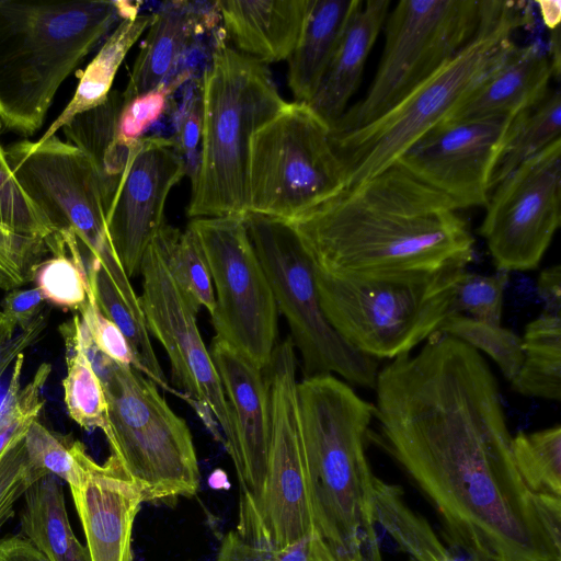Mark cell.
<instances>
[{"label":"cell","instance_id":"83f0119b","mask_svg":"<svg viewBox=\"0 0 561 561\" xmlns=\"http://www.w3.org/2000/svg\"><path fill=\"white\" fill-rule=\"evenodd\" d=\"M124 104L122 92L112 90L98 106L75 116L61 129L66 141L84 152L102 182L106 213L131 148L116 142V126Z\"/></svg>","mask_w":561,"mask_h":561},{"label":"cell","instance_id":"bcb514c9","mask_svg":"<svg viewBox=\"0 0 561 561\" xmlns=\"http://www.w3.org/2000/svg\"><path fill=\"white\" fill-rule=\"evenodd\" d=\"M45 314H41L27 329L16 332L15 323L0 310V379L5 375L21 354L32 346L43 334Z\"/></svg>","mask_w":561,"mask_h":561},{"label":"cell","instance_id":"d590c367","mask_svg":"<svg viewBox=\"0 0 561 561\" xmlns=\"http://www.w3.org/2000/svg\"><path fill=\"white\" fill-rule=\"evenodd\" d=\"M517 470L530 492L561 497V426L512 437Z\"/></svg>","mask_w":561,"mask_h":561},{"label":"cell","instance_id":"8fae6325","mask_svg":"<svg viewBox=\"0 0 561 561\" xmlns=\"http://www.w3.org/2000/svg\"><path fill=\"white\" fill-rule=\"evenodd\" d=\"M482 13L483 1H399L387 15L385 47L368 92L332 131L354 130L391 110L473 38Z\"/></svg>","mask_w":561,"mask_h":561},{"label":"cell","instance_id":"74e56055","mask_svg":"<svg viewBox=\"0 0 561 561\" xmlns=\"http://www.w3.org/2000/svg\"><path fill=\"white\" fill-rule=\"evenodd\" d=\"M437 332L456 337L474 350L486 353L511 382L522 367V337L501 324L488 323L454 312L443 321Z\"/></svg>","mask_w":561,"mask_h":561},{"label":"cell","instance_id":"4fadbf2b","mask_svg":"<svg viewBox=\"0 0 561 561\" xmlns=\"http://www.w3.org/2000/svg\"><path fill=\"white\" fill-rule=\"evenodd\" d=\"M187 227L213 282L215 337L265 369L276 348L278 310L243 216L194 218Z\"/></svg>","mask_w":561,"mask_h":561},{"label":"cell","instance_id":"ba28073f","mask_svg":"<svg viewBox=\"0 0 561 561\" xmlns=\"http://www.w3.org/2000/svg\"><path fill=\"white\" fill-rule=\"evenodd\" d=\"M101 382L108 403L111 455L138 485L142 501L171 505L194 496L199 468L192 434L158 386L118 364Z\"/></svg>","mask_w":561,"mask_h":561},{"label":"cell","instance_id":"f1b7e54d","mask_svg":"<svg viewBox=\"0 0 561 561\" xmlns=\"http://www.w3.org/2000/svg\"><path fill=\"white\" fill-rule=\"evenodd\" d=\"M152 14L122 19L99 53L81 72L73 98L38 140L56 135L75 116L104 102L127 53L149 27Z\"/></svg>","mask_w":561,"mask_h":561},{"label":"cell","instance_id":"603a6c76","mask_svg":"<svg viewBox=\"0 0 561 561\" xmlns=\"http://www.w3.org/2000/svg\"><path fill=\"white\" fill-rule=\"evenodd\" d=\"M389 8V0H359L314 95L307 103L331 127L346 112L357 90L367 57L383 28Z\"/></svg>","mask_w":561,"mask_h":561},{"label":"cell","instance_id":"f5cc1de1","mask_svg":"<svg viewBox=\"0 0 561 561\" xmlns=\"http://www.w3.org/2000/svg\"><path fill=\"white\" fill-rule=\"evenodd\" d=\"M187 561H192V560H187Z\"/></svg>","mask_w":561,"mask_h":561},{"label":"cell","instance_id":"f6af8a7d","mask_svg":"<svg viewBox=\"0 0 561 561\" xmlns=\"http://www.w3.org/2000/svg\"><path fill=\"white\" fill-rule=\"evenodd\" d=\"M34 482L24 439L16 440L0 455V529L13 516L16 502Z\"/></svg>","mask_w":561,"mask_h":561},{"label":"cell","instance_id":"277c9868","mask_svg":"<svg viewBox=\"0 0 561 561\" xmlns=\"http://www.w3.org/2000/svg\"><path fill=\"white\" fill-rule=\"evenodd\" d=\"M119 16L116 1L0 0V124L37 133L62 82Z\"/></svg>","mask_w":561,"mask_h":561},{"label":"cell","instance_id":"4316f807","mask_svg":"<svg viewBox=\"0 0 561 561\" xmlns=\"http://www.w3.org/2000/svg\"><path fill=\"white\" fill-rule=\"evenodd\" d=\"M22 497L21 535L48 561H91L69 523L59 478L44 476Z\"/></svg>","mask_w":561,"mask_h":561},{"label":"cell","instance_id":"ac0fdd59","mask_svg":"<svg viewBox=\"0 0 561 561\" xmlns=\"http://www.w3.org/2000/svg\"><path fill=\"white\" fill-rule=\"evenodd\" d=\"M185 174L173 138L142 137L131 148L106 213L111 244L129 278L140 271L147 247L164 224L167 198Z\"/></svg>","mask_w":561,"mask_h":561},{"label":"cell","instance_id":"9a60e30c","mask_svg":"<svg viewBox=\"0 0 561 561\" xmlns=\"http://www.w3.org/2000/svg\"><path fill=\"white\" fill-rule=\"evenodd\" d=\"M14 179L55 231L72 230L85 266L118 260L110 241L101 178L89 157L57 135L9 145Z\"/></svg>","mask_w":561,"mask_h":561},{"label":"cell","instance_id":"ee69618b","mask_svg":"<svg viewBox=\"0 0 561 561\" xmlns=\"http://www.w3.org/2000/svg\"><path fill=\"white\" fill-rule=\"evenodd\" d=\"M79 312L91 340L103 354L121 366L137 369V360L128 341L118 327L101 311L90 285L87 301Z\"/></svg>","mask_w":561,"mask_h":561},{"label":"cell","instance_id":"e0dca14e","mask_svg":"<svg viewBox=\"0 0 561 561\" xmlns=\"http://www.w3.org/2000/svg\"><path fill=\"white\" fill-rule=\"evenodd\" d=\"M515 117L442 121L397 163L459 209L485 207L494 168Z\"/></svg>","mask_w":561,"mask_h":561},{"label":"cell","instance_id":"836d02e7","mask_svg":"<svg viewBox=\"0 0 561 561\" xmlns=\"http://www.w3.org/2000/svg\"><path fill=\"white\" fill-rule=\"evenodd\" d=\"M561 95L549 90L535 106L518 114L501 150L491 181V190L519 164L560 138Z\"/></svg>","mask_w":561,"mask_h":561},{"label":"cell","instance_id":"d4e9b609","mask_svg":"<svg viewBox=\"0 0 561 561\" xmlns=\"http://www.w3.org/2000/svg\"><path fill=\"white\" fill-rule=\"evenodd\" d=\"M359 0H309L298 42L288 61V87L296 102L314 95L343 30Z\"/></svg>","mask_w":561,"mask_h":561},{"label":"cell","instance_id":"cb8c5ba5","mask_svg":"<svg viewBox=\"0 0 561 561\" xmlns=\"http://www.w3.org/2000/svg\"><path fill=\"white\" fill-rule=\"evenodd\" d=\"M207 15L186 1L168 2L152 14L147 35L122 92L124 101L163 84L180 56L205 27Z\"/></svg>","mask_w":561,"mask_h":561},{"label":"cell","instance_id":"7402d4cb","mask_svg":"<svg viewBox=\"0 0 561 561\" xmlns=\"http://www.w3.org/2000/svg\"><path fill=\"white\" fill-rule=\"evenodd\" d=\"M309 0L215 2L238 51L267 64L287 60L296 47Z\"/></svg>","mask_w":561,"mask_h":561},{"label":"cell","instance_id":"5b68a950","mask_svg":"<svg viewBox=\"0 0 561 561\" xmlns=\"http://www.w3.org/2000/svg\"><path fill=\"white\" fill-rule=\"evenodd\" d=\"M530 2L483 1L473 38L402 101L374 122L332 141L342 160L347 187L394 164L419 138L444 121L512 47L513 34L531 26Z\"/></svg>","mask_w":561,"mask_h":561},{"label":"cell","instance_id":"f35d334b","mask_svg":"<svg viewBox=\"0 0 561 561\" xmlns=\"http://www.w3.org/2000/svg\"><path fill=\"white\" fill-rule=\"evenodd\" d=\"M216 561H352L332 547L318 531L284 548L250 539L236 529L221 540Z\"/></svg>","mask_w":561,"mask_h":561},{"label":"cell","instance_id":"f546056e","mask_svg":"<svg viewBox=\"0 0 561 561\" xmlns=\"http://www.w3.org/2000/svg\"><path fill=\"white\" fill-rule=\"evenodd\" d=\"M59 330L66 348L67 373L62 388L69 416L85 431H102L110 442L108 403L103 385L85 354L79 314H73Z\"/></svg>","mask_w":561,"mask_h":561},{"label":"cell","instance_id":"c3c4849f","mask_svg":"<svg viewBox=\"0 0 561 561\" xmlns=\"http://www.w3.org/2000/svg\"><path fill=\"white\" fill-rule=\"evenodd\" d=\"M45 300L36 288H15L4 296L1 311L12 320L20 330L27 329L42 313Z\"/></svg>","mask_w":561,"mask_h":561},{"label":"cell","instance_id":"30bf717a","mask_svg":"<svg viewBox=\"0 0 561 561\" xmlns=\"http://www.w3.org/2000/svg\"><path fill=\"white\" fill-rule=\"evenodd\" d=\"M249 237L268 278L278 312L302 358L305 377L333 375L347 383L374 388L377 360L345 341L321 307L314 264L289 221L243 215Z\"/></svg>","mask_w":561,"mask_h":561},{"label":"cell","instance_id":"8d00e7d4","mask_svg":"<svg viewBox=\"0 0 561 561\" xmlns=\"http://www.w3.org/2000/svg\"><path fill=\"white\" fill-rule=\"evenodd\" d=\"M168 267L183 293L211 314L215 293L209 268L195 233L167 225L159 229Z\"/></svg>","mask_w":561,"mask_h":561},{"label":"cell","instance_id":"484cf974","mask_svg":"<svg viewBox=\"0 0 561 561\" xmlns=\"http://www.w3.org/2000/svg\"><path fill=\"white\" fill-rule=\"evenodd\" d=\"M88 283L101 311L113 321L128 341L137 360V370L158 387L173 394H183L172 388L156 356L150 333L130 278L121 264L104 268L94 262L87 265Z\"/></svg>","mask_w":561,"mask_h":561},{"label":"cell","instance_id":"ab89813d","mask_svg":"<svg viewBox=\"0 0 561 561\" xmlns=\"http://www.w3.org/2000/svg\"><path fill=\"white\" fill-rule=\"evenodd\" d=\"M0 225L30 238L46 239L54 228L14 179L0 144Z\"/></svg>","mask_w":561,"mask_h":561},{"label":"cell","instance_id":"9c48e42d","mask_svg":"<svg viewBox=\"0 0 561 561\" xmlns=\"http://www.w3.org/2000/svg\"><path fill=\"white\" fill-rule=\"evenodd\" d=\"M346 187L331 126L307 103L288 102L252 136L247 213L290 222Z\"/></svg>","mask_w":561,"mask_h":561},{"label":"cell","instance_id":"6da1fadb","mask_svg":"<svg viewBox=\"0 0 561 561\" xmlns=\"http://www.w3.org/2000/svg\"><path fill=\"white\" fill-rule=\"evenodd\" d=\"M374 389L379 442L470 561H561V497L524 483L477 350L437 332L380 369Z\"/></svg>","mask_w":561,"mask_h":561},{"label":"cell","instance_id":"8992f818","mask_svg":"<svg viewBox=\"0 0 561 561\" xmlns=\"http://www.w3.org/2000/svg\"><path fill=\"white\" fill-rule=\"evenodd\" d=\"M202 138L187 216L247 213L252 136L288 104L266 66L218 39L201 83Z\"/></svg>","mask_w":561,"mask_h":561},{"label":"cell","instance_id":"d6986e66","mask_svg":"<svg viewBox=\"0 0 561 561\" xmlns=\"http://www.w3.org/2000/svg\"><path fill=\"white\" fill-rule=\"evenodd\" d=\"M232 411L236 453L232 457L241 491L256 502L265 479L271 444V404L263 369L214 336L209 348Z\"/></svg>","mask_w":561,"mask_h":561},{"label":"cell","instance_id":"3957f363","mask_svg":"<svg viewBox=\"0 0 561 561\" xmlns=\"http://www.w3.org/2000/svg\"><path fill=\"white\" fill-rule=\"evenodd\" d=\"M316 530L352 561H381L365 453L374 404L334 375L297 386Z\"/></svg>","mask_w":561,"mask_h":561},{"label":"cell","instance_id":"2e32d148","mask_svg":"<svg viewBox=\"0 0 561 561\" xmlns=\"http://www.w3.org/2000/svg\"><path fill=\"white\" fill-rule=\"evenodd\" d=\"M493 188L479 232L497 271L538 267L560 227L561 139L519 164Z\"/></svg>","mask_w":561,"mask_h":561},{"label":"cell","instance_id":"816d5d0a","mask_svg":"<svg viewBox=\"0 0 561 561\" xmlns=\"http://www.w3.org/2000/svg\"><path fill=\"white\" fill-rule=\"evenodd\" d=\"M538 8L543 25L550 30L560 26L561 2L558 0H543L535 3Z\"/></svg>","mask_w":561,"mask_h":561},{"label":"cell","instance_id":"681fc988","mask_svg":"<svg viewBox=\"0 0 561 561\" xmlns=\"http://www.w3.org/2000/svg\"><path fill=\"white\" fill-rule=\"evenodd\" d=\"M537 290L545 302L543 311L561 316V267L545 268L538 277Z\"/></svg>","mask_w":561,"mask_h":561},{"label":"cell","instance_id":"44dd1931","mask_svg":"<svg viewBox=\"0 0 561 561\" xmlns=\"http://www.w3.org/2000/svg\"><path fill=\"white\" fill-rule=\"evenodd\" d=\"M557 78L545 45L515 44L444 121L515 117L538 104Z\"/></svg>","mask_w":561,"mask_h":561},{"label":"cell","instance_id":"f907efd6","mask_svg":"<svg viewBox=\"0 0 561 561\" xmlns=\"http://www.w3.org/2000/svg\"><path fill=\"white\" fill-rule=\"evenodd\" d=\"M0 561H48L22 535L0 539Z\"/></svg>","mask_w":561,"mask_h":561},{"label":"cell","instance_id":"5bb4252c","mask_svg":"<svg viewBox=\"0 0 561 561\" xmlns=\"http://www.w3.org/2000/svg\"><path fill=\"white\" fill-rule=\"evenodd\" d=\"M159 231V230H158ZM139 296L147 328L162 345L171 363L172 380L208 430L220 438L232 459L236 428L232 411L209 350L197 325L201 309L175 283L165 261L159 232L147 247L140 271Z\"/></svg>","mask_w":561,"mask_h":561},{"label":"cell","instance_id":"7dc6e473","mask_svg":"<svg viewBox=\"0 0 561 561\" xmlns=\"http://www.w3.org/2000/svg\"><path fill=\"white\" fill-rule=\"evenodd\" d=\"M202 138V102L201 95L193 98L184 110L178 123V131L174 141L186 163V173L191 180L194 178L199 151L197 147Z\"/></svg>","mask_w":561,"mask_h":561},{"label":"cell","instance_id":"d6a6232c","mask_svg":"<svg viewBox=\"0 0 561 561\" xmlns=\"http://www.w3.org/2000/svg\"><path fill=\"white\" fill-rule=\"evenodd\" d=\"M375 523L389 533L412 561H454L430 524L403 501L399 486L374 478Z\"/></svg>","mask_w":561,"mask_h":561},{"label":"cell","instance_id":"e575fe53","mask_svg":"<svg viewBox=\"0 0 561 561\" xmlns=\"http://www.w3.org/2000/svg\"><path fill=\"white\" fill-rule=\"evenodd\" d=\"M24 444L30 469L37 480L53 474L69 488L83 482L92 457L80 440L56 434L36 419L27 430Z\"/></svg>","mask_w":561,"mask_h":561},{"label":"cell","instance_id":"4dcf8cb0","mask_svg":"<svg viewBox=\"0 0 561 561\" xmlns=\"http://www.w3.org/2000/svg\"><path fill=\"white\" fill-rule=\"evenodd\" d=\"M524 360L512 381L520 394L561 399V316L542 311L525 329Z\"/></svg>","mask_w":561,"mask_h":561},{"label":"cell","instance_id":"ffe728a7","mask_svg":"<svg viewBox=\"0 0 561 561\" xmlns=\"http://www.w3.org/2000/svg\"><path fill=\"white\" fill-rule=\"evenodd\" d=\"M91 561H133L131 531L141 492L118 459H90L83 482L70 488Z\"/></svg>","mask_w":561,"mask_h":561},{"label":"cell","instance_id":"b9f144b4","mask_svg":"<svg viewBox=\"0 0 561 561\" xmlns=\"http://www.w3.org/2000/svg\"><path fill=\"white\" fill-rule=\"evenodd\" d=\"M184 80L186 76L181 75L170 83L164 82L149 92L124 101L116 126L117 146L131 148L137 144L144 133L165 113L170 94Z\"/></svg>","mask_w":561,"mask_h":561},{"label":"cell","instance_id":"60d3db41","mask_svg":"<svg viewBox=\"0 0 561 561\" xmlns=\"http://www.w3.org/2000/svg\"><path fill=\"white\" fill-rule=\"evenodd\" d=\"M508 272L497 271L493 275L466 273L460 280L454 312H467L468 317L492 324H501L504 290Z\"/></svg>","mask_w":561,"mask_h":561},{"label":"cell","instance_id":"52a82bcc","mask_svg":"<svg viewBox=\"0 0 561 561\" xmlns=\"http://www.w3.org/2000/svg\"><path fill=\"white\" fill-rule=\"evenodd\" d=\"M467 266L428 274L342 278L316 268L321 307L337 333L373 358L410 354L453 313Z\"/></svg>","mask_w":561,"mask_h":561},{"label":"cell","instance_id":"7c38bea8","mask_svg":"<svg viewBox=\"0 0 561 561\" xmlns=\"http://www.w3.org/2000/svg\"><path fill=\"white\" fill-rule=\"evenodd\" d=\"M266 368L271 404L266 474L256 502L241 491L236 530L284 548L317 531L298 403L297 357L290 336L276 345Z\"/></svg>","mask_w":561,"mask_h":561},{"label":"cell","instance_id":"1f68e13d","mask_svg":"<svg viewBox=\"0 0 561 561\" xmlns=\"http://www.w3.org/2000/svg\"><path fill=\"white\" fill-rule=\"evenodd\" d=\"M49 257L33 271L32 282L45 301L66 310H78L88 298V273L72 230H57L46 239Z\"/></svg>","mask_w":561,"mask_h":561},{"label":"cell","instance_id":"7bdbcfd3","mask_svg":"<svg viewBox=\"0 0 561 561\" xmlns=\"http://www.w3.org/2000/svg\"><path fill=\"white\" fill-rule=\"evenodd\" d=\"M48 254L45 239L16 234L0 225V289L32 282L34 267Z\"/></svg>","mask_w":561,"mask_h":561},{"label":"cell","instance_id":"7a4b0ae2","mask_svg":"<svg viewBox=\"0 0 561 561\" xmlns=\"http://www.w3.org/2000/svg\"><path fill=\"white\" fill-rule=\"evenodd\" d=\"M290 224L316 268L335 277L428 274L474 254L458 206L397 162Z\"/></svg>","mask_w":561,"mask_h":561}]
</instances>
